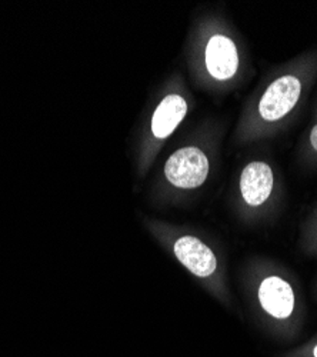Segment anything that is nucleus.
Masks as SVG:
<instances>
[{
    "label": "nucleus",
    "instance_id": "obj_6",
    "mask_svg": "<svg viewBox=\"0 0 317 357\" xmlns=\"http://www.w3.org/2000/svg\"><path fill=\"white\" fill-rule=\"evenodd\" d=\"M273 186L275 174L266 162H250L242 170L239 188L246 204L252 207L262 206L270 197Z\"/></svg>",
    "mask_w": 317,
    "mask_h": 357
},
{
    "label": "nucleus",
    "instance_id": "obj_1",
    "mask_svg": "<svg viewBox=\"0 0 317 357\" xmlns=\"http://www.w3.org/2000/svg\"><path fill=\"white\" fill-rule=\"evenodd\" d=\"M316 73L317 57L309 56L296 70L276 77L257 103V121L266 126L281 122L297 107Z\"/></svg>",
    "mask_w": 317,
    "mask_h": 357
},
{
    "label": "nucleus",
    "instance_id": "obj_9",
    "mask_svg": "<svg viewBox=\"0 0 317 357\" xmlns=\"http://www.w3.org/2000/svg\"><path fill=\"white\" fill-rule=\"evenodd\" d=\"M316 123H317V110H316Z\"/></svg>",
    "mask_w": 317,
    "mask_h": 357
},
{
    "label": "nucleus",
    "instance_id": "obj_3",
    "mask_svg": "<svg viewBox=\"0 0 317 357\" xmlns=\"http://www.w3.org/2000/svg\"><path fill=\"white\" fill-rule=\"evenodd\" d=\"M239 50L236 43L226 35H213L205 50L208 73L220 82L232 79L239 70Z\"/></svg>",
    "mask_w": 317,
    "mask_h": 357
},
{
    "label": "nucleus",
    "instance_id": "obj_7",
    "mask_svg": "<svg viewBox=\"0 0 317 357\" xmlns=\"http://www.w3.org/2000/svg\"><path fill=\"white\" fill-rule=\"evenodd\" d=\"M187 113V103L180 95H167L156 107L150 130L159 140L169 137L183 122Z\"/></svg>",
    "mask_w": 317,
    "mask_h": 357
},
{
    "label": "nucleus",
    "instance_id": "obj_4",
    "mask_svg": "<svg viewBox=\"0 0 317 357\" xmlns=\"http://www.w3.org/2000/svg\"><path fill=\"white\" fill-rule=\"evenodd\" d=\"M178 260L197 278H210L217 271V257L212 249L194 236H182L173 245Z\"/></svg>",
    "mask_w": 317,
    "mask_h": 357
},
{
    "label": "nucleus",
    "instance_id": "obj_5",
    "mask_svg": "<svg viewBox=\"0 0 317 357\" xmlns=\"http://www.w3.org/2000/svg\"><path fill=\"white\" fill-rule=\"evenodd\" d=\"M262 309L277 320H286L293 314L296 299L291 283L279 278L269 276L262 280L257 290Z\"/></svg>",
    "mask_w": 317,
    "mask_h": 357
},
{
    "label": "nucleus",
    "instance_id": "obj_2",
    "mask_svg": "<svg viewBox=\"0 0 317 357\" xmlns=\"http://www.w3.org/2000/svg\"><path fill=\"white\" fill-rule=\"evenodd\" d=\"M209 159L199 147L187 146L173 153L164 165L167 182L179 189H196L209 176Z\"/></svg>",
    "mask_w": 317,
    "mask_h": 357
},
{
    "label": "nucleus",
    "instance_id": "obj_8",
    "mask_svg": "<svg viewBox=\"0 0 317 357\" xmlns=\"http://www.w3.org/2000/svg\"><path fill=\"white\" fill-rule=\"evenodd\" d=\"M313 356H314V357H317V344H316V346H314V349H313Z\"/></svg>",
    "mask_w": 317,
    "mask_h": 357
}]
</instances>
